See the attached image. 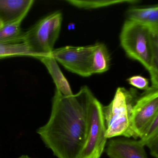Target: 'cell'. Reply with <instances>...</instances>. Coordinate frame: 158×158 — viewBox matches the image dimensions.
I'll return each instance as SVG.
<instances>
[{
    "instance_id": "19",
    "label": "cell",
    "mask_w": 158,
    "mask_h": 158,
    "mask_svg": "<svg viewBox=\"0 0 158 158\" xmlns=\"http://www.w3.org/2000/svg\"><path fill=\"white\" fill-rule=\"evenodd\" d=\"M145 146L149 148L150 155L153 157L158 158V131L147 142Z\"/></svg>"
},
{
    "instance_id": "6",
    "label": "cell",
    "mask_w": 158,
    "mask_h": 158,
    "mask_svg": "<svg viewBox=\"0 0 158 158\" xmlns=\"http://www.w3.org/2000/svg\"><path fill=\"white\" fill-rule=\"evenodd\" d=\"M158 113V88L150 87L138 97L132 115V137L142 139Z\"/></svg>"
},
{
    "instance_id": "2",
    "label": "cell",
    "mask_w": 158,
    "mask_h": 158,
    "mask_svg": "<svg viewBox=\"0 0 158 158\" xmlns=\"http://www.w3.org/2000/svg\"><path fill=\"white\" fill-rule=\"evenodd\" d=\"M138 97L134 89L118 87L110 104L103 107L107 139L118 136L132 137V115Z\"/></svg>"
},
{
    "instance_id": "9",
    "label": "cell",
    "mask_w": 158,
    "mask_h": 158,
    "mask_svg": "<svg viewBox=\"0 0 158 158\" xmlns=\"http://www.w3.org/2000/svg\"><path fill=\"white\" fill-rule=\"evenodd\" d=\"M33 0H0V19L4 23L16 19L29 11Z\"/></svg>"
},
{
    "instance_id": "5",
    "label": "cell",
    "mask_w": 158,
    "mask_h": 158,
    "mask_svg": "<svg viewBox=\"0 0 158 158\" xmlns=\"http://www.w3.org/2000/svg\"><path fill=\"white\" fill-rule=\"evenodd\" d=\"M102 104L92 97L88 108L89 134L81 158H100L105 150L107 138Z\"/></svg>"
},
{
    "instance_id": "7",
    "label": "cell",
    "mask_w": 158,
    "mask_h": 158,
    "mask_svg": "<svg viewBox=\"0 0 158 158\" xmlns=\"http://www.w3.org/2000/svg\"><path fill=\"white\" fill-rule=\"evenodd\" d=\"M94 45L85 46H66L54 49L51 55L67 70L88 77L93 74L92 61Z\"/></svg>"
},
{
    "instance_id": "15",
    "label": "cell",
    "mask_w": 158,
    "mask_h": 158,
    "mask_svg": "<svg viewBox=\"0 0 158 158\" xmlns=\"http://www.w3.org/2000/svg\"><path fill=\"white\" fill-rule=\"evenodd\" d=\"M66 2L70 4L84 9H93L100 8L105 6H109L113 5L123 3H129L134 4L139 2V1L134 0H120V1H110V0H98V1H77V0H68Z\"/></svg>"
},
{
    "instance_id": "8",
    "label": "cell",
    "mask_w": 158,
    "mask_h": 158,
    "mask_svg": "<svg viewBox=\"0 0 158 158\" xmlns=\"http://www.w3.org/2000/svg\"><path fill=\"white\" fill-rule=\"evenodd\" d=\"M144 147L140 140L110 139L106 152L110 158H148Z\"/></svg>"
},
{
    "instance_id": "11",
    "label": "cell",
    "mask_w": 158,
    "mask_h": 158,
    "mask_svg": "<svg viewBox=\"0 0 158 158\" xmlns=\"http://www.w3.org/2000/svg\"><path fill=\"white\" fill-rule=\"evenodd\" d=\"M128 19L142 23L151 28L158 26V5L146 7H133L127 11Z\"/></svg>"
},
{
    "instance_id": "4",
    "label": "cell",
    "mask_w": 158,
    "mask_h": 158,
    "mask_svg": "<svg viewBox=\"0 0 158 158\" xmlns=\"http://www.w3.org/2000/svg\"><path fill=\"white\" fill-rule=\"evenodd\" d=\"M62 13L56 11L44 17L20 36V41L26 43L38 59L50 55L59 36L62 26Z\"/></svg>"
},
{
    "instance_id": "1",
    "label": "cell",
    "mask_w": 158,
    "mask_h": 158,
    "mask_svg": "<svg viewBox=\"0 0 158 158\" xmlns=\"http://www.w3.org/2000/svg\"><path fill=\"white\" fill-rule=\"evenodd\" d=\"M94 96L86 86L70 96L56 90L50 118L37 133L57 158H81L88 139V108Z\"/></svg>"
},
{
    "instance_id": "21",
    "label": "cell",
    "mask_w": 158,
    "mask_h": 158,
    "mask_svg": "<svg viewBox=\"0 0 158 158\" xmlns=\"http://www.w3.org/2000/svg\"><path fill=\"white\" fill-rule=\"evenodd\" d=\"M4 25V23L3 22H2V21L0 19V29L2 28Z\"/></svg>"
},
{
    "instance_id": "16",
    "label": "cell",
    "mask_w": 158,
    "mask_h": 158,
    "mask_svg": "<svg viewBox=\"0 0 158 158\" xmlns=\"http://www.w3.org/2000/svg\"><path fill=\"white\" fill-rule=\"evenodd\" d=\"M152 47V70L150 73L151 87L158 88V36L153 30Z\"/></svg>"
},
{
    "instance_id": "22",
    "label": "cell",
    "mask_w": 158,
    "mask_h": 158,
    "mask_svg": "<svg viewBox=\"0 0 158 158\" xmlns=\"http://www.w3.org/2000/svg\"><path fill=\"white\" fill-rule=\"evenodd\" d=\"M32 158L28 156H26V155H23V156H21L19 157V158Z\"/></svg>"
},
{
    "instance_id": "12",
    "label": "cell",
    "mask_w": 158,
    "mask_h": 158,
    "mask_svg": "<svg viewBox=\"0 0 158 158\" xmlns=\"http://www.w3.org/2000/svg\"><path fill=\"white\" fill-rule=\"evenodd\" d=\"M29 11H27L16 19L5 23L0 29V43L22 42L19 40L22 34L21 25Z\"/></svg>"
},
{
    "instance_id": "14",
    "label": "cell",
    "mask_w": 158,
    "mask_h": 158,
    "mask_svg": "<svg viewBox=\"0 0 158 158\" xmlns=\"http://www.w3.org/2000/svg\"><path fill=\"white\" fill-rule=\"evenodd\" d=\"M19 57L34 58L35 55L26 43H0V60Z\"/></svg>"
},
{
    "instance_id": "13",
    "label": "cell",
    "mask_w": 158,
    "mask_h": 158,
    "mask_svg": "<svg viewBox=\"0 0 158 158\" xmlns=\"http://www.w3.org/2000/svg\"><path fill=\"white\" fill-rule=\"evenodd\" d=\"M110 57L105 44L97 43L94 44L92 61L93 74H99L107 71L110 66Z\"/></svg>"
},
{
    "instance_id": "3",
    "label": "cell",
    "mask_w": 158,
    "mask_h": 158,
    "mask_svg": "<svg viewBox=\"0 0 158 158\" xmlns=\"http://www.w3.org/2000/svg\"><path fill=\"white\" fill-rule=\"evenodd\" d=\"M121 45L127 55L152 70V30L142 23L127 19L120 35Z\"/></svg>"
},
{
    "instance_id": "17",
    "label": "cell",
    "mask_w": 158,
    "mask_h": 158,
    "mask_svg": "<svg viewBox=\"0 0 158 158\" xmlns=\"http://www.w3.org/2000/svg\"><path fill=\"white\" fill-rule=\"evenodd\" d=\"M129 84L137 89L145 91L150 88L148 79L140 75L132 76L127 79Z\"/></svg>"
},
{
    "instance_id": "18",
    "label": "cell",
    "mask_w": 158,
    "mask_h": 158,
    "mask_svg": "<svg viewBox=\"0 0 158 158\" xmlns=\"http://www.w3.org/2000/svg\"><path fill=\"white\" fill-rule=\"evenodd\" d=\"M158 131V113L155 119L148 129L142 139H140L142 143L145 146L147 142L154 136Z\"/></svg>"
},
{
    "instance_id": "10",
    "label": "cell",
    "mask_w": 158,
    "mask_h": 158,
    "mask_svg": "<svg viewBox=\"0 0 158 158\" xmlns=\"http://www.w3.org/2000/svg\"><path fill=\"white\" fill-rule=\"evenodd\" d=\"M38 59L43 63L47 68L55 83L56 90L65 96L73 95L68 81L61 71L57 61L51 54L40 57Z\"/></svg>"
},
{
    "instance_id": "20",
    "label": "cell",
    "mask_w": 158,
    "mask_h": 158,
    "mask_svg": "<svg viewBox=\"0 0 158 158\" xmlns=\"http://www.w3.org/2000/svg\"><path fill=\"white\" fill-rule=\"evenodd\" d=\"M151 29H152V30H153L158 36V27H156V28Z\"/></svg>"
}]
</instances>
